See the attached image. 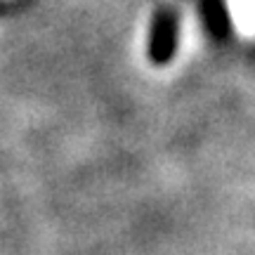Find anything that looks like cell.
<instances>
[{
    "label": "cell",
    "instance_id": "1",
    "mask_svg": "<svg viewBox=\"0 0 255 255\" xmlns=\"http://www.w3.org/2000/svg\"><path fill=\"white\" fill-rule=\"evenodd\" d=\"M177 38H180V26H177V14L173 9L161 7L151 19V33H149V57L156 64H165L175 57L177 50Z\"/></svg>",
    "mask_w": 255,
    "mask_h": 255
},
{
    "label": "cell",
    "instance_id": "2",
    "mask_svg": "<svg viewBox=\"0 0 255 255\" xmlns=\"http://www.w3.org/2000/svg\"><path fill=\"white\" fill-rule=\"evenodd\" d=\"M201 17L213 38L225 40L232 33V14H229L227 0H201Z\"/></svg>",
    "mask_w": 255,
    "mask_h": 255
}]
</instances>
